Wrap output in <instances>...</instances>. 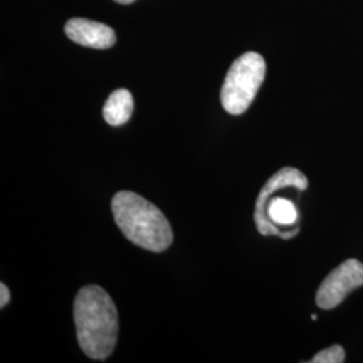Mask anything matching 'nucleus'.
<instances>
[{
  "label": "nucleus",
  "mask_w": 363,
  "mask_h": 363,
  "mask_svg": "<svg viewBox=\"0 0 363 363\" xmlns=\"http://www.w3.org/2000/svg\"><path fill=\"white\" fill-rule=\"evenodd\" d=\"M74 322L82 351L91 358L106 359L116 347L118 316L113 300L101 286H86L74 300Z\"/></svg>",
  "instance_id": "1"
},
{
  "label": "nucleus",
  "mask_w": 363,
  "mask_h": 363,
  "mask_svg": "<svg viewBox=\"0 0 363 363\" xmlns=\"http://www.w3.org/2000/svg\"><path fill=\"white\" fill-rule=\"evenodd\" d=\"M117 226L132 244L150 252H163L172 244V229L166 216L145 198L120 191L112 199Z\"/></svg>",
  "instance_id": "2"
},
{
  "label": "nucleus",
  "mask_w": 363,
  "mask_h": 363,
  "mask_svg": "<svg viewBox=\"0 0 363 363\" xmlns=\"http://www.w3.org/2000/svg\"><path fill=\"white\" fill-rule=\"evenodd\" d=\"M267 73V65L259 52L242 54L234 61L220 91V103L230 115H242L253 103Z\"/></svg>",
  "instance_id": "3"
},
{
  "label": "nucleus",
  "mask_w": 363,
  "mask_h": 363,
  "mask_svg": "<svg viewBox=\"0 0 363 363\" xmlns=\"http://www.w3.org/2000/svg\"><path fill=\"white\" fill-rule=\"evenodd\" d=\"M284 187H296L303 191L308 187V179L298 169L284 167V169L277 171L274 175L271 177V179L264 184V187L259 191V198L256 202V210H255V222H256L257 230L262 235H280L284 240H289L298 234V228H295L289 232H283L279 226H276L273 222L268 220L267 213H265L268 199H271L273 193H276Z\"/></svg>",
  "instance_id": "4"
},
{
  "label": "nucleus",
  "mask_w": 363,
  "mask_h": 363,
  "mask_svg": "<svg viewBox=\"0 0 363 363\" xmlns=\"http://www.w3.org/2000/svg\"><path fill=\"white\" fill-rule=\"evenodd\" d=\"M363 286V264L346 259L325 277L316 292V304L323 310L339 306L351 291Z\"/></svg>",
  "instance_id": "5"
},
{
  "label": "nucleus",
  "mask_w": 363,
  "mask_h": 363,
  "mask_svg": "<svg viewBox=\"0 0 363 363\" xmlns=\"http://www.w3.org/2000/svg\"><path fill=\"white\" fill-rule=\"evenodd\" d=\"M65 33L73 42L93 49H109L116 42L115 31L111 27L82 18L67 21Z\"/></svg>",
  "instance_id": "6"
},
{
  "label": "nucleus",
  "mask_w": 363,
  "mask_h": 363,
  "mask_svg": "<svg viewBox=\"0 0 363 363\" xmlns=\"http://www.w3.org/2000/svg\"><path fill=\"white\" fill-rule=\"evenodd\" d=\"M133 112V99L127 89H117L113 91L104 105L103 115L109 125L118 127L125 124Z\"/></svg>",
  "instance_id": "7"
},
{
  "label": "nucleus",
  "mask_w": 363,
  "mask_h": 363,
  "mask_svg": "<svg viewBox=\"0 0 363 363\" xmlns=\"http://www.w3.org/2000/svg\"><path fill=\"white\" fill-rule=\"evenodd\" d=\"M265 213L268 220L276 226H291L298 220V210L294 202L286 198H273L268 199Z\"/></svg>",
  "instance_id": "8"
},
{
  "label": "nucleus",
  "mask_w": 363,
  "mask_h": 363,
  "mask_svg": "<svg viewBox=\"0 0 363 363\" xmlns=\"http://www.w3.org/2000/svg\"><path fill=\"white\" fill-rule=\"evenodd\" d=\"M345 350L342 346L334 345L331 347H327L325 350L318 352L311 362L313 363H342L345 361Z\"/></svg>",
  "instance_id": "9"
},
{
  "label": "nucleus",
  "mask_w": 363,
  "mask_h": 363,
  "mask_svg": "<svg viewBox=\"0 0 363 363\" xmlns=\"http://www.w3.org/2000/svg\"><path fill=\"white\" fill-rule=\"evenodd\" d=\"M0 307L1 308H4L7 304H9V301H10V291H9V288L6 286V284H0Z\"/></svg>",
  "instance_id": "10"
},
{
  "label": "nucleus",
  "mask_w": 363,
  "mask_h": 363,
  "mask_svg": "<svg viewBox=\"0 0 363 363\" xmlns=\"http://www.w3.org/2000/svg\"><path fill=\"white\" fill-rule=\"evenodd\" d=\"M117 3H121V4H130V3H133L135 0H115Z\"/></svg>",
  "instance_id": "11"
}]
</instances>
